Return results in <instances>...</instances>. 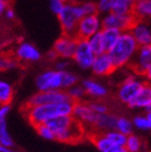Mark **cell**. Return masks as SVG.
I'll use <instances>...</instances> for the list:
<instances>
[{"mask_svg": "<svg viewBox=\"0 0 151 152\" xmlns=\"http://www.w3.org/2000/svg\"><path fill=\"white\" fill-rule=\"evenodd\" d=\"M73 102H64L58 104H43L36 106H26L24 113L29 121L34 127L45 124L50 119L60 115H71L73 112Z\"/></svg>", "mask_w": 151, "mask_h": 152, "instance_id": "cell-1", "label": "cell"}, {"mask_svg": "<svg viewBox=\"0 0 151 152\" xmlns=\"http://www.w3.org/2000/svg\"><path fill=\"white\" fill-rule=\"evenodd\" d=\"M54 132L55 140L62 142H78L85 134V126L73 115H60L45 123Z\"/></svg>", "mask_w": 151, "mask_h": 152, "instance_id": "cell-2", "label": "cell"}, {"mask_svg": "<svg viewBox=\"0 0 151 152\" xmlns=\"http://www.w3.org/2000/svg\"><path fill=\"white\" fill-rule=\"evenodd\" d=\"M139 45L130 31L122 32L115 45L108 51V55L113 61L116 69L128 66L136 53Z\"/></svg>", "mask_w": 151, "mask_h": 152, "instance_id": "cell-3", "label": "cell"}, {"mask_svg": "<svg viewBox=\"0 0 151 152\" xmlns=\"http://www.w3.org/2000/svg\"><path fill=\"white\" fill-rule=\"evenodd\" d=\"M84 16H85V13L81 7V2L68 0L62 11L57 15L59 23L62 26V34L75 37L77 24Z\"/></svg>", "mask_w": 151, "mask_h": 152, "instance_id": "cell-4", "label": "cell"}, {"mask_svg": "<svg viewBox=\"0 0 151 152\" xmlns=\"http://www.w3.org/2000/svg\"><path fill=\"white\" fill-rule=\"evenodd\" d=\"M103 28V23L100 18L97 14L87 15L80 19L77 24L75 32V38L78 40L85 39L88 40L92 35L99 32Z\"/></svg>", "mask_w": 151, "mask_h": 152, "instance_id": "cell-5", "label": "cell"}, {"mask_svg": "<svg viewBox=\"0 0 151 152\" xmlns=\"http://www.w3.org/2000/svg\"><path fill=\"white\" fill-rule=\"evenodd\" d=\"M137 21H139V20L135 18L132 13L116 14V13L110 12L107 13L106 16L103 18L102 23L103 28H114L122 32H125L130 31Z\"/></svg>", "mask_w": 151, "mask_h": 152, "instance_id": "cell-6", "label": "cell"}, {"mask_svg": "<svg viewBox=\"0 0 151 152\" xmlns=\"http://www.w3.org/2000/svg\"><path fill=\"white\" fill-rule=\"evenodd\" d=\"M64 102H72L68 92L62 89L59 90H48V91H39L33 95L30 100L26 104V106H36V104H58Z\"/></svg>", "mask_w": 151, "mask_h": 152, "instance_id": "cell-7", "label": "cell"}, {"mask_svg": "<svg viewBox=\"0 0 151 152\" xmlns=\"http://www.w3.org/2000/svg\"><path fill=\"white\" fill-rule=\"evenodd\" d=\"M64 71H45L39 74L36 78V87L39 91L59 90L62 89Z\"/></svg>", "mask_w": 151, "mask_h": 152, "instance_id": "cell-8", "label": "cell"}, {"mask_svg": "<svg viewBox=\"0 0 151 152\" xmlns=\"http://www.w3.org/2000/svg\"><path fill=\"white\" fill-rule=\"evenodd\" d=\"M128 66L136 74L144 76L146 71L151 66V45H139Z\"/></svg>", "mask_w": 151, "mask_h": 152, "instance_id": "cell-9", "label": "cell"}, {"mask_svg": "<svg viewBox=\"0 0 151 152\" xmlns=\"http://www.w3.org/2000/svg\"><path fill=\"white\" fill-rule=\"evenodd\" d=\"M77 43V38H75L74 36L64 35L62 34L55 41L54 45H53V51L56 53L57 57H59V58H62V59L73 58Z\"/></svg>", "mask_w": 151, "mask_h": 152, "instance_id": "cell-10", "label": "cell"}, {"mask_svg": "<svg viewBox=\"0 0 151 152\" xmlns=\"http://www.w3.org/2000/svg\"><path fill=\"white\" fill-rule=\"evenodd\" d=\"M95 56L96 55L91 49L88 40H85V39L78 40L73 59L81 69H91Z\"/></svg>", "mask_w": 151, "mask_h": 152, "instance_id": "cell-11", "label": "cell"}, {"mask_svg": "<svg viewBox=\"0 0 151 152\" xmlns=\"http://www.w3.org/2000/svg\"><path fill=\"white\" fill-rule=\"evenodd\" d=\"M143 83V81L139 80L135 77L127 78L118 89V98L123 102L129 104L139 92Z\"/></svg>", "mask_w": 151, "mask_h": 152, "instance_id": "cell-12", "label": "cell"}, {"mask_svg": "<svg viewBox=\"0 0 151 152\" xmlns=\"http://www.w3.org/2000/svg\"><path fill=\"white\" fill-rule=\"evenodd\" d=\"M72 115L75 117L77 121H79L84 126L93 127L96 119L97 113L93 111L90 104L84 102L81 100L75 102L73 104V112Z\"/></svg>", "mask_w": 151, "mask_h": 152, "instance_id": "cell-13", "label": "cell"}, {"mask_svg": "<svg viewBox=\"0 0 151 152\" xmlns=\"http://www.w3.org/2000/svg\"><path fill=\"white\" fill-rule=\"evenodd\" d=\"M91 70L95 75L98 76H105V75H110L114 70H116L115 66H114L113 61L108 55V53L105 52L102 54H98L95 56L94 61L91 66Z\"/></svg>", "mask_w": 151, "mask_h": 152, "instance_id": "cell-14", "label": "cell"}, {"mask_svg": "<svg viewBox=\"0 0 151 152\" xmlns=\"http://www.w3.org/2000/svg\"><path fill=\"white\" fill-rule=\"evenodd\" d=\"M128 106L136 109H148L151 106V83H144L135 98Z\"/></svg>", "mask_w": 151, "mask_h": 152, "instance_id": "cell-15", "label": "cell"}, {"mask_svg": "<svg viewBox=\"0 0 151 152\" xmlns=\"http://www.w3.org/2000/svg\"><path fill=\"white\" fill-rule=\"evenodd\" d=\"M139 45H151V30L144 21H137L130 30Z\"/></svg>", "mask_w": 151, "mask_h": 152, "instance_id": "cell-16", "label": "cell"}, {"mask_svg": "<svg viewBox=\"0 0 151 152\" xmlns=\"http://www.w3.org/2000/svg\"><path fill=\"white\" fill-rule=\"evenodd\" d=\"M40 52L29 42H22L16 50V57L19 60L24 61H37L40 59Z\"/></svg>", "mask_w": 151, "mask_h": 152, "instance_id": "cell-17", "label": "cell"}, {"mask_svg": "<svg viewBox=\"0 0 151 152\" xmlns=\"http://www.w3.org/2000/svg\"><path fill=\"white\" fill-rule=\"evenodd\" d=\"M137 20L151 19V0H136L132 3V11Z\"/></svg>", "mask_w": 151, "mask_h": 152, "instance_id": "cell-18", "label": "cell"}, {"mask_svg": "<svg viewBox=\"0 0 151 152\" xmlns=\"http://www.w3.org/2000/svg\"><path fill=\"white\" fill-rule=\"evenodd\" d=\"M122 31L114 28H102L100 30V36H102V41L104 45L105 51L108 52L117 41L119 38Z\"/></svg>", "mask_w": 151, "mask_h": 152, "instance_id": "cell-19", "label": "cell"}, {"mask_svg": "<svg viewBox=\"0 0 151 152\" xmlns=\"http://www.w3.org/2000/svg\"><path fill=\"white\" fill-rule=\"evenodd\" d=\"M116 121H117V117L115 115H112V114H97L93 127L100 129V130H114L115 129Z\"/></svg>", "mask_w": 151, "mask_h": 152, "instance_id": "cell-20", "label": "cell"}, {"mask_svg": "<svg viewBox=\"0 0 151 152\" xmlns=\"http://www.w3.org/2000/svg\"><path fill=\"white\" fill-rule=\"evenodd\" d=\"M83 87L85 89L86 93L91 95L92 97L102 98L107 95V89L102 83H97L92 79H87L83 83Z\"/></svg>", "mask_w": 151, "mask_h": 152, "instance_id": "cell-21", "label": "cell"}, {"mask_svg": "<svg viewBox=\"0 0 151 152\" xmlns=\"http://www.w3.org/2000/svg\"><path fill=\"white\" fill-rule=\"evenodd\" d=\"M13 99V88L9 83L0 80V104H10Z\"/></svg>", "mask_w": 151, "mask_h": 152, "instance_id": "cell-22", "label": "cell"}, {"mask_svg": "<svg viewBox=\"0 0 151 152\" xmlns=\"http://www.w3.org/2000/svg\"><path fill=\"white\" fill-rule=\"evenodd\" d=\"M107 135V137L110 140L111 144L113 146H125L126 142H127V136L126 134H123L122 132L117 130H109L105 133Z\"/></svg>", "mask_w": 151, "mask_h": 152, "instance_id": "cell-23", "label": "cell"}, {"mask_svg": "<svg viewBox=\"0 0 151 152\" xmlns=\"http://www.w3.org/2000/svg\"><path fill=\"white\" fill-rule=\"evenodd\" d=\"M88 42H89L90 47H91V49L93 50V52L95 53V55L102 54V53L106 52V51H105L104 45H103V41H102L100 31L91 36V37L88 39Z\"/></svg>", "mask_w": 151, "mask_h": 152, "instance_id": "cell-24", "label": "cell"}, {"mask_svg": "<svg viewBox=\"0 0 151 152\" xmlns=\"http://www.w3.org/2000/svg\"><path fill=\"white\" fill-rule=\"evenodd\" d=\"M92 137V142H94V145L100 152H105L111 147H113V145L111 144L110 140L107 137L106 134H96V135H93Z\"/></svg>", "mask_w": 151, "mask_h": 152, "instance_id": "cell-25", "label": "cell"}, {"mask_svg": "<svg viewBox=\"0 0 151 152\" xmlns=\"http://www.w3.org/2000/svg\"><path fill=\"white\" fill-rule=\"evenodd\" d=\"M131 11H132V2L128 0H115L111 9V12L116 14H129Z\"/></svg>", "mask_w": 151, "mask_h": 152, "instance_id": "cell-26", "label": "cell"}, {"mask_svg": "<svg viewBox=\"0 0 151 152\" xmlns=\"http://www.w3.org/2000/svg\"><path fill=\"white\" fill-rule=\"evenodd\" d=\"M125 147L128 152H141L143 149V142L139 136L130 134L127 136Z\"/></svg>", "mask_w": 151, "mask_h": 152, "instance_id": "cell-27", "label": "cell"}, {"mask_svg": "<svg viewBox=\"0 0 151 152\" xmlns=\"http://www.w3.org/2000/svg\"><path fill=\"white\" fill-rule=\"evenodd\" d=\"M133 123L131 121H129L128 118L125 117H117V121H116V125H115V130L119 131L123 134L126 135H130L132 134L133 131Z\"/></svg>", "mask_w": 151, "mask_h": 152, "instance_id": "cell-28", "label": "cell"}, {"mask_svg": "<svg viewBox=\"0 0 151 152\" xmlns=\"http://www.w3.org/2000/svg\"><path fill=\"white\" fill-rule=\"evenodd\" d=\"M0 144H2L3 146L9 148L14 147V142L10 135L9 131H7V121L0 123Z\"/></svg>", "mask_w": 151, "mask_h": 152, "instance_id": "cell-29", "label": "cell"}, {"mask_svg": "<svg viewBox=\"0 0 151 152\" xmlns=\"http://www.w3.org/2000/svg\"><path fill=\"white\" fill-rule=\"evenodd\" d=\"M132 123L133 126L139 130H151V119L148 115H141V116L134 117Z\"/></svg>", "mask_w": 151, "mask_h": 152, "instance_id": "cell-30", "label": "cell"}, {"mask_svg": "<svg viewBox=\"0 0 151 152\" xmlns=\"http://www.w3.org/2000/svg\"><path fill=\"white\" fill-rule=\"evenodd\" d=\"M68 94H69V96H70V98H71L72 102H79V100L83 99L86 94V91L83 86L74 85L73 87L69 88Z\"/></svg>", "mask_w": 151, "mask_h": 152, "instance_id": "cell-31", "label": "cell"}, {"mask_svg": "<svg viewBox=\"0 0 151 152\" xmlns=\"http://www.w3.org/2000/svg\"><path fill=\"white\" fill-rule=\"evenodd\" d=\"M36 130H37L38 134L43 138L48 140H55V135H54V132L52 131V129L50 128L48 126L47 124H40L38 126L35 127Z\"/></svg>", "mask_w": 151, "mask_h": 152, "instance_id": "cell-32", "label": "cell"}, {"mask_svg": "<svg viewBox=\"0 0 151 152\" xmlns=\"http://www.w3.org/2000/svg\"><path fill=\"white\" fill-rule=\"evenodd\" d=\"M78 81V77L71 72L64 71V79H62V89H69L76 85Z\"/></svg>", "mask_w": 151, "mask_h": 152, "instance_id": "cell-33", "label": "cell"}, {"mask_svg": "<svg viewBox=\"0 0 151 152\" xmlns=\"http://www.w3.org/2000/svg\"><path fill=\"white\" fill-rule=\"evenodd\" d=\"M17 62L15 59H13L12 57L10 56H0V71H7V70H11L16 68Z\"/></svg>", "mask_w": 151, "mask_h": 152, "instance_id": "cell-34", "label": "cell"}, {"mask_svg": "<svg viewBox=\"0 0 151 152\" xmlns=\"http://www.w3.org/2000/svg\"><path fill=\"white\" fill-rule=\"evenodd\" d=\"M81 7H83L85 16H87V15L97 14V13H98L97 3L93 2V1H86V2H81Z\"/></svg>", "mask_w": 151, "mask_h": 152, "instance_id": "cell-35", "label": "cell"}, {"mask_svg": "<svg viewBox=\"0 0 151 152\" xmlns=\"http://www.w3.org/2000/svg\"><path fill=\"white\" fill-rule=\"evenodd\" d=\"M115 0H98L97 9L100 13H110Z\"/></svg>", "mask_w": 151, "mask_h": 152, "instance_id": "cell-36", "label": "cell"}, {"mask_svg": "<svg viewBox=\"0 0 151 152\" xmlns=\"http://www.w3.org/2000/svg\"><path fill=\"white\" fill-rule=\"evenodd\" d=\"M66 2L67 1H65V0H50V7L54 14L58 15L62 11Z\"/></svg>", "mask_w": 151, "mask_h": 152, "instance_id": "cell-37", "label": "cell"}, {"mask_svg": "<svg viewBox=\"0 0 151 152\" xmlns=\"http://www.w3.org/2000/svg\"><path fill=\"white\" fill-rule=\"evenodd\" d=\"M91 108L93 109V111L97 114H103V113H107L108 112V108L105 104L99 102H91L90 104Z\"/></svg>", "mask_w": 151, "mask_h": 152, "instance_id": "cell-38", "label": "cell"}, {"mask_svg": "<svg viewBox=\"0 0 151 152\" xmlns=\"http://www.w3.org/2000/svg\"><path fill=\"white\" fill-rule=\"evenodd\" d=\"M11 111L10 104H0V123L7 121V116L9 115V112Z\"/></svg>", "mask_w": 151, "mask_h": 152, "instance_id": "cell-39", "label": "cell"}, {"mask_svg": "<svg viewBox=\"0 0 151 152\" xmlns=\"http://www.w3.org/2000/svg\"><path fill=\"white\" fill-rule=\"evenodd\" d=\"M69 66V62L67 60H59L56 64V70L58 71H66L67 68Z\"/></svg>", "mask_w": 151, "mask_h": 152, "instance_id": "cell-40", "label": "cell"}, {"mask_svg": "<svg viewBox=\"0 0 151 152\" xmlns=\"http://www.w3.org/2000/svg\"><path fill=\"white\" fill-rule=\"evenodd\" d=\"M105 152H128V150L126 149L125 146H113Z\"/></svg>", "mask_w": 151, "mask_h": 152, "instance_id": "cell-41", "label": "cell"}, {"mask_svg": "<svg viewBox=\"0 0 151 152\" xmlns=\"http://www.w3.org/2000/svg\"><path fill=\"white\" fill-rule=\"evenodd\" d=\"M9 2L10 0H0V16L5 13L7 7H9Z\"/></svg>", "mask_w": 151, "mask_h": 152, "instance_id": "cell-42", "label": "cell"}, {"mask_svg": "<svg viewBox=\"0 0 151 152\" xmlns=\"http://www.w3.org/2000/svg\"><path fill=\"white\" fill-rule=\"evenodd\" d=\"M5 16H7L9 19H14L15 18V13H14V11H13L12 9H9V7H7V11H5Z\"/></svg>", "mask_w": 151, "mask_h": 152, "instance_id": "cell-43", "label": "cell"}, {"mask_svg": "<svg viewBox=\"0 0 151 152\" xmlns=\"http://www.w3.org/2000/svg\"><path fill=\"white\" fill-rule=\"evenodd\" d=\"M0 152H16V151H14L12 148L5 147L2 144H0Z\"/></svg>", "mask_w": 151, "mask_h": 152, "instance_id": "cell-44", "label": "cell"}, {"mask_svg": "<svg viewBox=\"0 0 151 152\" xmlns=\"http://www.w3.org/2000/svg\"><path fill=\"white\" fill-rule=\"evenodd\" d=\"M144 76L147 78V81L148 83H151V66L146 71V73L144 74Z\"/></svg>", "mask_w": 151, "mask_h": 152, "instance_id": "cell-45", "label": "cell"}, {"mask_svg": "<svg viewBox=\"0 0 151 152\" xmlns=\"http://www.w3.org/2000/svg\"><path fill=\"white\" fill-rule=\"evenodd\" d=\"M147 115H148V116L150 117V119H151V112H147Z\"/></svg>", "mask_w": 151, "mask_h": 152, "instance_id": "cell-46", "label": "cell"}, {"mask_svg": "<svg viewBox=\"0 0 151 152\" xmlns=\"http://www.w3.org/2000/svg\"><path fill=\"white\" fill-rule=\"evenodd\" d=\"M147 112H151V106L148 108V109H147Z\"/></svg>", "mask_w": 151, "mask_h": 152, "instance_id": "cell-47", "label": "cell"}, {"mask_svg": "<svg viewBox=\"0 0 151 152\" xmlns=\"http://www.w3.org/2000/svg\"><path fill=\"white\" fill-rule=\"evenodd\" d=\"M128 1H130V2H134V1H136V0H128Z\"/></svg>", "mask_w": 151, "mask_h": 152, "instance_id": "cell-48", "label": "cell"}, {"mask_svg": "<svg viewBox=\"0 0 151 152\" xmlns=\"http://www.w3.org/2000/svg\"><path fill=\"white\" fill-rule=\"evenodd\" d=\"M65 1H68V0H65Z\"/></svg>", "mask_w": 151, "mask_h": 152, "instance_id": "cell-49", "label": "cell"}, {"mask_svg": "<svg viewBox=\"0 0 151 152\" xmlns=\"http://www.w3.org/2000/svg\"></svg>", "mask_w": 151, "mask_h": 152, "instance_id": "cell-50", "label": "cell"}]
</instances>
